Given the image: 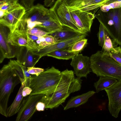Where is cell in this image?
<instances>
[{
    "mask_svg": "<svg viewBox=\"0 0 121 121\" xmlns=\"http://www.w3.org/2000/svg\"><path fill=\"white\" fill-rule=\"evenodd\" d=\"M61 77L55 90L51 93L44 95L41 101L45 108L51 109L58 107L65 102L70 94L80 91L82 80L76 78L74 72L67 69L61 72Z\"/></svg>",
    "mask_w": 121,
    "mask_h": 121,
    "instance_id": "cell-1",
    "label": "cell"
},
{
    "mask_svg": "<svg viewBox=\"0 0 121 121\" xmlns=\"http://www.w3.org/2000/svg\"><path fill=\"white\" fill-rule=\"evenodd\" d=\"M92 71L98 77L108 76L121 80V65L102 50L90 57Z\"/></svg>",
    "mask_w": 121,
    "mask_h": 121,
    "instance_id": "cell-2",
    "label": "cell"
},
{
    "mask_svg": "<svg viewBox=\"0 0 121 121\" xmlns=\"http://www.w3.org/2000/svg\"><path fill=\"white\" fill-rule=\"evenodd\" d=\"M61 72L53 66L47 69L38 76H31L29 87L32 91L30 95L47 94L55 89L61 77Z\"/></svg>",
    "mask_w": 121,
    "mask_h": 121,
    "instance_id": "cell-3",
    "label": "cell"
},
{
    "mask_svg": "<svg viewBox=\"0 0 121 121\" xmlns=\"http://www.w3.org/2000/svg\"><path fill=\"white\" fill-rule=\"evenodd\" d=\"M21 83L19 77L8 63L0 71V113L7 117L8 104L14 88Z\"/></svg>",
    "mask_w": 121,
    "mask_h": 121,
    "instance_id": "cell-4",
    "label": "cell"
},
{
    "mask_svg": "<svg viewBox=\"0 0 121 121\" xmlns=\"http://www.w3.org/2000/svg\"><path fill=\"white\" fill-rule=\"evenodd\" d=\"M95 17L112 39L121 46V7L111 9L106 12H103L100 9Z\"/></svg>",
    "mask_w": 121,
    "mask_h": 121,
    "instance_id": "cell-5",
    "label": "cell"
},
{
    "mask_svg": "<svg viewBox=\"0 0 121 121\" xmlns=\"http://www.w3.org/2000/svg\"><path fill=\"white\" fill-rule=\"evenodd\" d=\"M55 14L63 26H65L81 34H86L77 26L64 0H57L50 9Z\"/></svg>",
    "mask_w": 121,
    "mask_h": 121,
    "instance_id": "cell-6",
    "label": "cell"
},
{
    "mask_svg": "<svg viewBox=\"0 0 121 121\" xmlns=\"http://www.w3.org/2000/svg\"><path fill=\"white\" fill-rule=\"evenodd\" d=\"M51 15L49 9L40 4H38L26 9L25 15L26 19V28L31 29L41 24L49 18Z\"/></svg>",
    "mask_w": 121,
    "mask_h": 121,
    "instance_id": "cell-7",
    "label": "cell"
},
{
    "mask_svg": "<svg viewBox=\"0 0 121 121\" xmlns=\"http://www.w3.org/2000/svg\"><path fill=\"white\" fill-rule=\"evenodd\" d=\"M26 11L25 7L21 5L7 12L0 11V24L7 27L9 33H13L18 28Z\"/></svg>",
    "mask_w": 121,
    "mask_h": 121,
    "instance_id": "cell-8",
    "label": "cell"
},
{
    "mask_svg": "<svg viewBox=\"0 0 121 121\" xmlns=\"http://www.w3.org/2000/svg\"><path fill=\"white\" fill-rule=\"evenodd\" d=\"M44 94L29 95L24 98L20 108L17 113L16 121H27L36 112L37 103L41 101Z\"/></svg>",
    "mask_w": 121,
    "mask_h": 121,
    "instance_id": "cell-9",
    "label": "cell"
},
{
    "mask_svg": "<svg viewBox=\"0 0 121 121\" xmlns=\"http://www.w3.org/2000/svg\"><path fill=\"white\" fill-rule=\"evenodd\" d=\"M108 99V109L111 115L117 118L121 110V80L105 90Z\"/></svg>",
    "mask_w": 121,
    "mask_h": 121,
    "instance_id": "cell-10",
    "label": "cell"
},
{
    "mask_svg": "<svg viewBox=\"0 0 121 121\" xmlns=\"http://www.w3.org/2000/svg\"><path fill=\"white\" fill-rule=\"evenodd\" d=\"M70 64L73 69L74 74L78 78H86L92 71L90 57L82 54H79L72 58Z\"/></svg>",
    "mask_w": 121,
    "mask_h": 121,
    "instance_id": "cell-11",
    "label": "cell"
},
{
    "mask_svg": "<svg viewBox=\"0 0 121 121\" xmlns=\"http://www.w3.org/2000/svg\"><path fill=\"white\" fill-rule=\"evenodd\" d=\"M73 19L78 27L86 33L91 28L95 15L89 11L76 10L70 11Z\"/></svg>",
    "mask_w": 121,
    "mask_h": 121,
    "instance_id": "cell-12",
    "label": "cell"
},
{
    "mask_svg": "<svg viewBox=\"0 0 121 121\" xmlns=\"http://www.w3.org/2000/svg\"><path fill=\"white\" fill-rule=\"evenodd\" d=\"M6 27L0 24V63L4 59L13 58L16 56V47L11 45L8 41V33Z\"/></svg>",
    "mask_w": 121,
    "mask_h": 121,
    "instance_id": "cell-13",
    "label": "cell"
},
{
    "mask_svg": "<svg viewBox=\"0 0 121 121\" xmlns=\"http://www.w3.org/2000/svg\"><path fill=\"white\" fill-rule=\"evenodd\" d=\"M86 34H81L75 37L66 40L58 41L43 48L34 53L39 55V59L46 56L49 53L54 51L64 49L70 48L77 41L85 38Z\"/></svg>",
    "mask_w": 121,
    "mask_h": 121,
    "instance_id": "cell-14",
    "label": "cell"
},
{
    "mask_svg": "<svg viewBox=\"0 0 121 121\" xmlns=\"http://www.w3.org/2000/svg\"><path fill=\"white\" fill-rule=\"evenodd\" d=\"M17 60L26 68L34 67L39 60V56L24 46L17 47Z\"/></svg>",
    "mask_w": 121,
    "mask_h": 121,
    "instance_id": "cell-15",
    "label": "cell"
},
{
    "mask_svg": "<svg viewBox=\"0 0 121 121\" xmlns=\"http://www.w3.org/2000/svg\"><path fill=\"white\" fill-rule=\"evenodd\" d=\"M26 30L17 29L13 33H9L8 38V42L14 47H26L28 38Z\"/></svg>",
    "mask_w": 121,
    "mask_h": 121,
    "instance_id": "cell-16",
    "label": "cell"
},
{
    "mask_svg": "<svg viewBox=\"0 0 121 121\" xmlns=\"http://www.w3.org/2000/svg\"><path fill=\"white\" fill-rule=\"evenodd\" d=\"M8 63L19 77L21 83L25 82L26 86L29 87L31 75L27 72V68L17 60H10Z\"/></svg>",
    "mask_w": 121,
    "mask_h": 121,
    "instance_id": "cell-17",
    "label": "cell"
},
{
    "mask_svg": "<svg viewBox=\"0 0 121 121\" xmlns=\"http://www.w3.org/2000/svg\"><path fill=\"white\" fill-rule=\"evenodd\" d=\"M50 10L51 14L50 17L36 27L44 29L46 31L53 33L61 30L63 27L54 13Z\"/></svg>",
    "mask_w": 121,
    "mask_h": 121,
    "instance_id": "cell-18",
    "label": "cell"
},
{
    "mask_svg": "<svg viewBox=\"0 0 121 121\" xmlns=\"http://www.w3.org/2000/svg\"><path fill=\"white\" fill-rule=\"evenodd\" d=\"M95 93L93 91H89L81 95L72 97L64 107V110L77 107L85 104L88 101L89 98Z\"/></svg>",
    "mask_w": 121,
    "mask_h": 121,
    "instance_id": "cell-19",
    "label": "cell"
},
{
    "mask_svg": "<svg viewBox=\"0 0 121 121\" xmlns=\"http://www.w3.org/2000/svg\"><path fill=\"white\" fill-rule=\"evenodd\" d=\"M21 83V85L13 101L8 108V117L12 116L17 113L21 106L24 99L22 91L23 88L26 86V84L24 82Z\"/></svg>",
    "mask_w": 121,
    "mask_h": 121,
    "instance_id": "cell-20",
    "label": "cell"
},
{
    "mask_svg": "<svg viewBox=\"0 0 121 121\" xmlns=\"http://www.w3.org/2000/svg\"><path fill=\"white\" fill-rule=\"evenodd\" d=\"M27 34L28 42L26 47L33 53L48 45L43 37H38L27 33Z\"/></svg>",
    "mask_w": 121,
    "mask_h": 121,
    "instance_id": "cell-21",
    "label": "cell"
},
{
    "mask_svg": "<svg viewBox=\"0 0 121 121\" xmlns=\"http://www.w3.org/2000/svg\"><path fill=\"white\" fill-rule=\"evenodd\" d=\"M61 30L51 34L56 38L59 41L66 40L75 37L81 34L70 28L63 26Z\"/></svg>",
    "mask_w": 121,
    "mask_h": 121,
    "instance_id": "cell-22",
    "label": "cell"
},
{
    "mask_svg": "<svg viewBox=\"0 0 121 121\" xmlns=\"http://www.w3.org/2000/svg\"><path fill=\"white\" fill-rule=\"evenodd\" d=\"M105 0H88L71 7L68 8L70 11L76 10L90 11L98 9L99 4Z\"/></svg>",
    "mask_w": 121,
    "mask_h": 121,
    "instance_id": "cell-23",
    "label": "cell"
},
{
    "mask_svg": "<svg viewBox=\"0 0 121 121\" xmlns=\"http://www.w3.org/2000/svg\"><path fill=\"white\" fill-rule=\"evenodd\" d=\"M118 80L114 78L108 76H100L98 80L95 82L94 86L98 93L112 86Z\"/></svg>",
    "mask_w": 121,
    "mask_h": 121,
    "instance_id": "cell-24",
    "label": "cell"
},
{
    "mask_svg": "<svg viewBox=\"0 0 121 121\" xmlns=\"http://www.w3.org/2000/svg\"><path fill=\"white\" fill-rule=\"evenodd\" d=\"M70 49H64L55 50L48 54L46 56L59 59L69 60L76 55L69 51Z\"/></svg>",
    "mask_w": 121,
    "mask_h": 121,
    "instance_id": "cell-25",
    "label": "cell"
},
{
    "mask_svg": "<svg viewBox=\"0 0 121 121\" xmlns=\"http://www.w3.org/2000/svg\"><path fill=\"white\" fill-rule=\"evenodd\" d=\"M87 41V39L84 38L77 41L71 47L69 51L76 55L79 54L86 46Z\"/></svg>",
    "mask_w": 121,
    "mask_h": 121,
    "instance_id": "cell-26",
    "label": "cell"
},
{
    "mask_svg": "<svg viewBox=\"0 0 121 121\" xmlns=\"http://www.w3.org/2000/svg\"><path fill=\"white\" fill-rule=\"evenodd\" d=\"M106 30L105 32L104 43L102 51L104 52L108 53L116 46L114 42L111 39Z\"/></svg>",
    "mask_w": 121,
    "mask_h": 121,
    "instance_id": "cell-27",
    "label": "cell"
},
{
    "mask_svg": "<svg viewBox=\"0 0 121 121\" xmlns=\"http://www.w3.org/2000/svg\"><path fill=\"white\" fill-rule=\"evenodd\" d=\"M26 32L29 34L38 37H43L45 35L51 34L52 33L45 31L39 27H35L32 28H26Z\"/></svg>",
    "mask_w": 121,
    "mask_h": 121,
    "instance_id": "cell-28",
    "label": "cell"
},
{
    "mask_svg": "<svg viewBox=\"0 0 121 121\" xmlns=\"http://www.w3.org/2000/svg\"><path fill=\"white\" fill-rule=\"evenodd\" d=\"M108 53L109 56L121 65V47H114V49Z\"/></svg>",
    "mask_w": 121,
    "mask_h": 121,
    "instance_id": "cell-29",
    "label": "cell"
},
{
    "mask_svg": "<svg viewBox=\"0 0 121 121\" xmlns=\"http://www.w3.org/2000/svg\"><path fill=\"white\" fill-rule=\"evenodd\" d=\"M121 7V2H115L108 4L104 5L100 7L103 12H106L111 9H118Z\"/></svg>",
    "mask_w": 121,
    "mask_h": 121,
    "instance_id": "cell-30",
    "label": "cell"
},
{
    "mask_svg": "<svg viewBox=\"0 0 121 121\" xmlns=\"http://www.w3.org/2000/svg\"><path fill=\"white\" fill-rule=\"evenodd\" d=\"M105 30L103 26L100 23L97 36L99 40V45L102 48L104 43L105 32Z\"/></svg>",
    "mask_w": 121,
    "mask_h": 121,
    "instance_id": "cell-31",
    "label": "cell"
},
{
    "mask_svg": "<svg viewBox=\"0 0 121 121\" xmlns=\"http://www.w3.org/2000/svg\"><path fill=\"white\" fill-rule=\"evenodd\" d=\"M27 68V71L29 74L36 76H38L40 73L44 71L43 69L35 67L34 66L28 67Z\"/></svg>",
    "mask_w": 121,
    "mask_h": 121,
    "instance_id": "cell-32",
    "label": "cell"
},
{
    "mask_svg": "<svg viewBox=\"0 0 121 121\" xmlns=\"http://www.w3.org/2000/svg\"><path fill=\"white\" fill-rule=\"evenodd\" d=\"M88 0H64L67 7H71L78 5Z\"/></svg>",
    "mask_w": 121,
    "mask_h": 121,
    "instance_id": "cell-33",
    "label": "cell"
},
{
    "mask_svg": "<svg viewBox=\"0 0 121 121\" xmlns=\"http://www.w3.org/2000/svg\"><path fill=\"white\" fill-rule=\"evenodd\" d=\"M43 37L45 41L48 45L59 41L56 38L52 35H47Z\"/></svg>",
    "mask_w": 121,
    "mask_h": 121,
    "instance_id": "cell-34",
    "label": "cell"
},
{
    "mask_svg": "<svg viewBox=\"0 0 121 121\" xmlns=\"http://www.w3.org/2000/svg\"><path fill=\"white\" fill-rule=\"evenodd\" d=\"M35 0H21V2L26 9H29L34 5Z\"/></svg>",
    "mask_w": 121,
    "mask_h": 121,
    "instance_id": "cell-35",
    "label": "cell"
},
{
    "mask_svg": "<svg viewBox=\"0 0 121 121\" xmlns=\"http://www.w3.org/2000/svg\"><path fill=\"white\" fill-rule=\"evenodd\" d=\"M32 90L31 88L28 86H25L23 88L22 94L23 97H25L30 95Z\"/></svg>",
    "mask_w": 121,
    "mask_h": 121,
    "instance_id": "cell-36",
    "label": "cell"
},
{
    "mask_svg": "<svg viewBox=\"0 0 121 121\" xmlns=\"http://www.w3.org/2000/svg\"><path fill=\"white\" fill-rule=\"evenodd\" d=\"M45 108V104L43 102L40 101L37 104L36 106V110L38 111H43Z\"/></svg>",
    "mask_w": 121,
    "mask_h": 121,
    "instance_id": "cell-37",
    "label": "cell"
},
{
    "mask_svg": "<svg viewBox=\"0 0 121 121\" xmlns=\"http://www.w3.org/2000/svg\"><path fill=\"white\" fill-rule=\"evenodd\" d=\"M18 0H0V5L4 4H14L18 3Z\"/></svg>",
    "mask_w": 121,
    "mask_h": 121,
    "instance_id": "cell-38",
    "label": "cell"
},
{
    "mask_svg": "<svg viewBox=\"0 0 121 121\" xmlns=\"http://www.w3.org/2000/svg\"><path fill=\"white\" fill-rule=\"evenodd\" d=\"M120 2H121V0H105L99 4L98 8H100L104 5L112 3Z\"/></svg>",
    "mask_w": 121,
    "mask_h": 121,
    "instance_id": "cell-39",
    "label": "cell"
},
{
    "mask_svg": "<svg viewBox=\"0 0 121 121\" xmlns=\"http://www.w3.org/2000/svg\"><path fill=\"white\" fill-rule=\"evenodd\" d=\"M56 0H44V5L47 7H50L53 5Z\"/></svg>",
    "mask_w": 121,
    "mask_h": 121,
    "instance_id": "cell-40",
    "label": "cell"
}]
</instances>
